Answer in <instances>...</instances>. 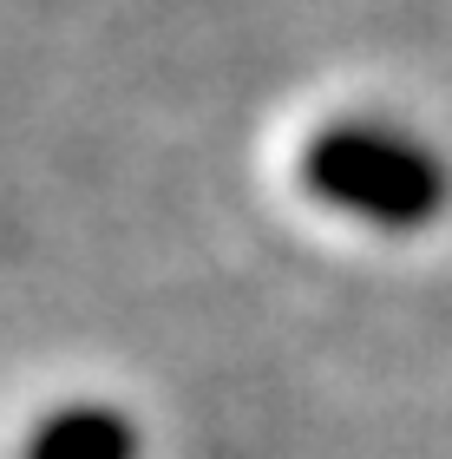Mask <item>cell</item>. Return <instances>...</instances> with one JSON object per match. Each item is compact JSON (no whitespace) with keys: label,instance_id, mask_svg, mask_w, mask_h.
I'll use <instances>...</instances> for the list:
<instances>
[{"label":"cell","instance_id":"obj_1","mask_svg":"<svg viewBox=\"0 0 452 459\" xmlns=\"http://www.w3.org/2000/svg\"><path fill=\"white\" fill-rule=\"evenodd\" d=\"M302 191L328 204V211L354 217L367 230H426L446 217V197H452V171L433 144H420L414 132L400 125H380V118H341V125H321L315 138L302 144Z\"/></svg>","mask_w":452,"mask_h":459},{"label":"cell","instance_id":"obj_2","mask_svg":"<svg viewBox=\"0 0 452 459\" xmlns=\"http://www.w3.org/2000/svg\"><path fill=\"white\" fill-rule=\"evenodd\" d=\"M27 459H138V427L106 401H72L33 427Z\"/></svg>","mask_w":452,"mask_h":459}]
</instances>
